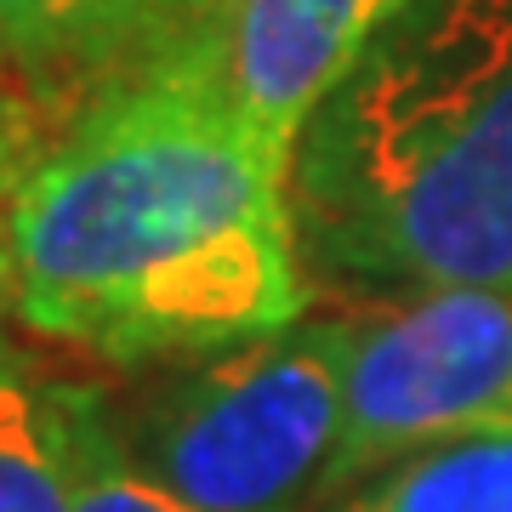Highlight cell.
<instances>
[{
    "instance_id": "cell-3",
    "label": "cell",
    "mask_w": 512,
    "mask_h": 512,
    "mask_svg": "<svg viewBox=\"0 0 512 512\" xmlns=\"http://www.w3.org/2000/svg\"><path fill=\"white\" fill-rule=\"evenodd\" d=\"M120 439L200 512H313L342 439L330 313L239 348L165 365L131 404Z\"/></svg>"
},
{
    "instance_id": "cell-5",
    "label": "cell",
    "mask_w": 512,
    "mask_h": 512,
    "mask_svg": "<svg viewBox=\"0 0 512 512\" xmlns=\"http://www.w3.org/2000/svg\"><path fill=\"white\" fill-rule=\"evenodd\" d=\"M410 6L416 0H222L205 57L239 120L291 160L313 109Z\"/></svg>"
},
{
    "instance_id": "cell-4",
    "label": "cell",
    "mask_w": 512,
    "mask_h": 512,
    "mask_svg": "<svg viewBox=\"0 0 512 512\" xmlns=\"http://www.w3.org/2000/svg\"><path fill=\"white\" fill-rule=\"evenodd\" d=\"M342 439L325 501L393 461L512 421V291H399L330 313Z\"/></svg>"
},
{
    "instance_id": "cell-9",
    "label": "cell",
    "mask_w": 512,
    "mask_h": 512,
    "mask_svg": "<svg viewBox=\"0 0 512 512\" xmlns=\"http://www.w3.org/2000/svg\"><path fill=\"white\" fill-rule=\"evenodd\" d=\"M63 421H69V512H200L126 450L109 393L63 382Z\"/></svg>"
},
{
    "instance_id": "cell-10",
    "label": "cell",
    "mask_w": 512,
    "mask_h": 512,
    "mask_svg": "<svg viewBox=\"0 0 512 512\" xmlns=\"http://www.w3.org/2000/svg\"><path fill=\"white\" fill-rule=\"evenodd\" d=\"M23 137L29 126L12 120V126H0V325H6V313H12V251H6V183H12V165L23 154ZM6 353V348H0Z\"/></svg>"
},
{
    "instance_id": "cell-7",
    "label": "cell",
    "mask_w": 512,
    "mask_h": 512,
    "mask_svg": "<svg viewBox=\"0 0 512 512\" xmlns=\"http://www.w3.org/2000/svg\"><path fill=\"white\" fill-rule=\"evenodd\" d=\"M325 512H512V421L393 461Z\"/></svg>"
},
{
    "instance_id": "cell-6",
    "label": "cell",
    "mask_w": 512,
    "mask_h": 512,
    "mask_svg": "<svg viewBox=\"0 0 512 512\" xmlns=\"http://www.w3.org/2000/svg\"><path fill=\"white\" fill-rule=\"evenodd\" d=\"M222 0H0V57L29 126L183 57Z\"/></svg>"
},
{
    "instance_id": "cell-8",
    "label": "cell",
    "mask_w": 512,
    "mask_h": 512,
    "mask_svg": "<svg viewBox=\"0 0 512 512\" xmlns=\"http://www.w3.org/2000/svg\"><path fill=\"white\" fill-rule=\"evenodd\" d=\"M0 512H69L63 382L0 353Z\"/></svg>"
},
{
    "instance_id": "cell-1",
    "label": "cell",
    "mask_w": 512,
    "mask_h": 512,
    "mask_svg": "<svg viewBox=\"0 0 512 512\" xmlns=\"http://www.w3.org/2000/svg\"><path fill=\"white\" fill-rule=\"evenodd\" d=\"M12 313L114 370H165L308 313L291 160L222 97L205 40L23 137Z\"/></svg>"
},
{
    "instance_id": "cell-2",
    "label": "cell",
    "mask_w": 512,
    "mask_h": 512,
    "mask_svg": "<svg viewBox=\"0 0 512 512\" xmlns=\"http://www.w3.org/2000/svg\"><path fill=\"white\" fill-rule=\"evenodd\" d=\"M302 268L359 291H512V0H416L291 154Z\"/></svg>"
},
{
    "instance_id": "cell-11",
    "label": "cell",
    "mask_w": 512,
    "mask_h": 512,
    "mask_svg": "<svg viewBox=\"0 0 512 512\" xmlns=\"http://www.w3.org/2000/svg\"><path fill=\"white\" fill-rule=\"evenodd\" d=\"M12 120H23V109H18V92H12V74H6V57H0V126H12Z\"/></svg>"
}]
</instances>
